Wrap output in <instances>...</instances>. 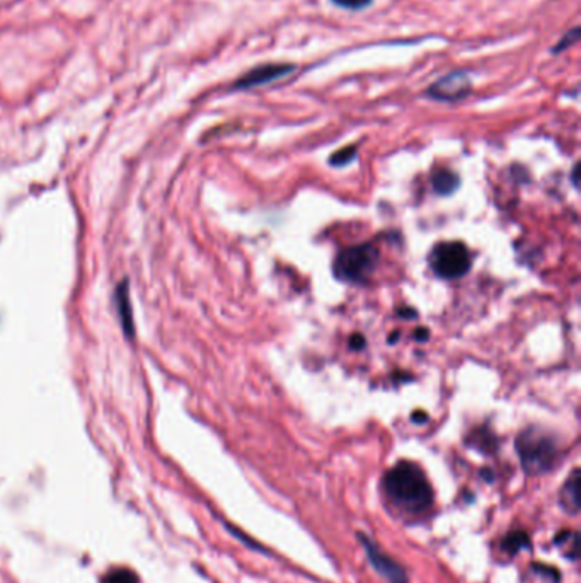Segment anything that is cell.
I'll return each instance as SVG.
<instances>
[{"label": "cell", "mask_w": 581, "mask_h": 583, "mask_svg": "<svg viewBox=\"0 0 581 583\" xmlns=\"http://www.w3.org/2000/svg\"><path fill=\"white\" fill-rule=\"evenodd\" d=\"M517 452L523 471L530 476L549 472L556 466L560 450L554 439L541 428H525L517 439Z\"/></svg>", "instance_id": "obj_2"}, {"label": "cell", "mask_w": 581, "mask_h": 583, "mask_svg": "<svg viewBox=\"0 0 581 583\" xmlns=\"http://www.w3.org/2000/svg\"><path fill=\"white\" fill-rule=\"evenodd\" d=\"M118 304L121 311V321L127 324V331L132 333V309H130V300H128V289L125 283V291H118Z\"/></svg>", "instance_id": "obj_11"}, {"label": "cell", "mask_w": 581, "mask_h": 583, "mask_svg": "<svg viewBox=\"0 0 581 583\" xmlns=\"http://www.w3.org/2000/svg\"><path fill=\"white\" fill-rule=\"evenodd\" d=\"M431 183L437 193L450 194L457 190L459 177L450 169H437L431 176Z\"/></svg>", "instance_id": "obj_9"}, {"label": "cell", "mask_w": 581, "mask_h": 583, "mask_svg": "<svg viewBox=\"0 0 581 583\" xmlns=\"http://www.w3.org/2000/svg\"><path fill=\"white\" fill-rule=\"evenodd\" d=\"M471 253L464 242H440L430 253V267L440 278H461L471 270Z\"/></svg>", "instance_id": "obj_4"}, {"label": "cell", "mask_w": 581, "mask_h": 583, "mask_svg": "<svg viewBox=\"0 0 581 583\" xmlns=\"http://www.w3.org/2000/svg\"><path fill=\"white\" fill-rule=\"evenodd\" d=\"M331 2L347 11H365L373 4V0H331Z\"/></svg>", "instance_id": "obj_14"}, {"label": "cell", "mask_w": 581, "mask_h": 583, "mask_svg": "<svg viewBox=\"0 0 581 583\" xmlns=\"http://www.w3.org/2000/svg\"><path fill=\"white\" fill-rule=\"evenodd\" d=\"M349 347H351L353 350H362V349H365V338L360 336V334H355V336L349 340Z\"/></svg>", "instance_id": "obj_15"}, {"label": "cell", "mask_w": 581, "mask_h": 583, "mask_svg": "<svg viewBox=\"0 0 581 583\" xmlns=\"http://www.w3.org/2000/svg\"><path fill=\"white\" fill-rule=\"evenodd\" d=\"M413 420H414V422H418V420H420V422H425V420H427V416H425V413H423V411H420V413L416 411V413L413 415Z\"/></svg>", "instance_id": "obj_17"}, {"label": "cell", "mask_w": 581, "mask_h": 583, "mask_svg": "<svg viewBox=\"0 0 581 583\" xmlns=\"http://www.w3.org/2000/svg\"><path fill=\"white\" fill-rule=\"evenodd\" d=\"M472 91V80L467 70H452L437 82H433L425 94L433 101L440 103H457L462 101Z\"/></svg>", "instance_id": "obj_5"}, {"label": "cell", "mask_w": 581, "mask_h": 583, "mask_svg": "<svg viewBox=\"0 0 581 583\" xmlns=\"http://www.w3.org/2000/svg\"><path fill=\"white\" fill-rule=\"evenodd\" d=\"M355 157H356V145H348V147H343L341 151L334 152L331 156L330 162L336 168H343V166L349 164Z\"/></svg>", "instance_id": "obj_13"}, {"label": "cell", "mask_w": 581, "mask_h": 583, "mask_svg": "<svg viewBox=\"0 0 581 583\" xmlns=\"http://www.w3.org/2000/svg\"><path fill=\"white\" fill-rule=\"evenodd\" d=\"M379 261V250L373 244H358L338 254L334 275L341 282L362 283L373 273Z\"/></svg>", "instance_id": "obj_3"}, {"label": "cell", "mask_w": 581, "mask_h": 583, "mask_svg": "<svg viewBox=\"0 0 581 583\" xmlns=\"http://www.w3.org/2000/svg\"><path fill=\"white\" fill-rule=\"evenodd\" d=\"M295 65L287 63V62H268V63H259L256 67L250 69L244 76L237 78L233 82V91H248V89H256L266 84H272L274 80L287 78L291 72H295Z\"/></svg>", "instance_id": "obj_6"}, {"label": "cell", "mask_w": 581, "mask_h": 583, "mask_svg": "<svg viewBox=\"0 0 581 583\" xmlns=\"http://www.w3.org/2000/svg\"><path fill=\"white\" fill-rule=\"evenodd\" d=\"M416 338H420V340H428L427 328H421V330L416 331Z\"/></svg>", "instance_id": "obj_18"}, {"label": "cell", "mask_w": 581, "mask_h": 583, "mask_svg": "<svg viewBox=\"0 0 581 583\" xmlns=\"http://www.w3.org/2000/svg\"><path fill=\"white\" fill-rule=\"evenodd\" d=\"M389 504L406 517L425 515L433 505V489L423 469L401 461L389 469L382 481Z\"/></svg>", "instance_id": "obj_1"}, {"label": "cell", "mask_w": 581, "mask_h": 583, "mask_svg": "<svg viewBox=\"0 0 581 583\" xmlns=\"http://www.w3.org/2000/svg\"><path fill=\"white\" fill-rule=\"evenodd\" d=\"M578 489H580V472L578 469L573 471V474L568 478V481L562 485L561 493H560V504L568 513H578L580 510V498H578Z\"/></svg>", "instance_id": "obj_8"}, {"label": "cell", "mask_w": 581, "mask_h": 583, "mask_svg": "<svg viewBox=\"0 0 581 583\" xmlns=\"http://www.w3.org/2000/svg\"><path fill=\"white\" fill-rule=\"evenodd\" d=\"M128 577H130V573H115V575H110V582L106 583H128L127 582V579H128Z\"/></svg>", "instance_id": "obj_16"}, {"label": "cell", "mask_w": 581, "mask_h": 583, "mask_svg": "<svg viewBox=\"0 0 581 583\" xmlns=\"http://www.w3.org/2000/svg\"><path fill=\"white\" fill-rule=\"evenodd\" d=\"M527 543H528V538L523 532H513L504 539L502 547L508 554H517L522 547L527 546Z\"/></svg>", "instance_id": "obj_12"}, {"label": "cell", "mask_w": 581, "mask_h": 583, "mask_svg": "<svg viewBox=\"0 0 581 583\" xmlns=\"http://www.w3.org/2000/svg\"><path fill=\"white\" fill-rule=\"evenodd\" d=\"M580 26H575V28H571L568 33H564V35H562L561 39L558 41V45H556V46H552L551 53H552V55H560V53L564 52V50H568V48H571L573 45H577V43H578V39H580Z\"/></svg>", "instance_id": "obj_10"}, {"label": "cell", "mask_w": 581, "mask_h": 583, "mask_svg": "<svg viewBox=\"0 0 581 583\" xmlns=\"http://www.w3.org/2000/svg\"><path fill=\"white\" fill-rule=\"evenodd\" d=\"M362 546L367 553L368 562L375 568V571L379 575H382L389 583H407V575L405 568L397 563L394 558H390L386 554L379 545H375L372 539H368L367 536H358Z\"/></svg>", "instance_id": "obj_7"}]
</instances>
